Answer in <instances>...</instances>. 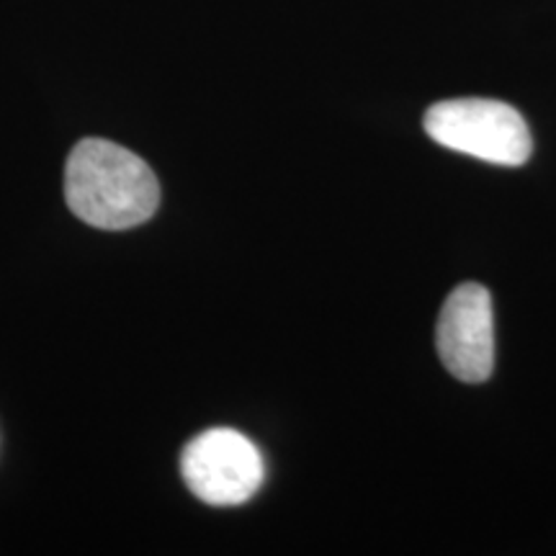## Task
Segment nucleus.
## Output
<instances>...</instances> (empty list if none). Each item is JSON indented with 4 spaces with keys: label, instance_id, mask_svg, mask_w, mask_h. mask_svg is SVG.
<instances>
[{
    "label": "nucleus",
    "instance_id": "1",
    "mask_svg": "<svg viewBox=\"0 0 556 556\" xmlns=\"http://www.w3.org/2000/svg\"><path fill=\"white\" fill-rule=\"evenodd\" d=\"M65 201L90 227L131 229L157 212L160 184L131 150L111 139L86 137L67 155Z\"/></svg>",
    "mask_w": 556,
    "mask_h": 556
},
{
    "label": "nucleus",
    "instance_id": "2",
    "mask_svg": "<svg viewBox=\"0 0 556 556\" xmlns=\"http://www.w3.org/2000/svg\"><path fill=\"white\" fill-rule=\"evenodd\" d=\"M426 131L441 148L495 165H523L533 137L523 116L503 101L454 99L428 109Z\"/></svg>",
    "mask_w": 556,
    "mask_h": 556
},
{
    "label": "nucleus",
    "instance_id": "3",
    "mask_svg": "<svg viewBox=\"0 0 556 556\" xmlns=\"http://www.w3.org/2000/svg\"><path fill=\"white\" fill-rule=\"evenodd\" d=\"M180 477L206 505H242L261 490L266 464L253 441L232 428H212L186 443Z\"/></svg>",
    "mask_w": 556,
    "mask_h": 556
},
{
    "label": "nucleus",
    "instance_id": "4",
    "mask_svg": "<svg viewBox=\"0 0 556 556\" xmlns=\"http://www.w3.org/2000/svg\"><path fill=\"white\" fill-rule=\"evenodd\" d=\"M443 366L458 381L479 384L495 368V315L490 291L479 283H462L443 304L435 330Z\"/></svg>",
    "mask_w": 556,
    "mask_h": 556
}]
</instances>
